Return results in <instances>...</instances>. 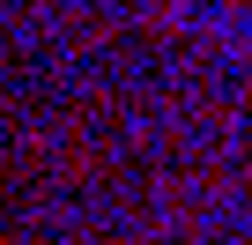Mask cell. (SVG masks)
Wrapping results in <instances>:
<instances>
[{"instance_id": "6da1fadb", "label": "cell", "mask_w": 252, "mask_h": 245, "mask_svg": "<svg viewBox=\"0 0 252 245\" xmlns=\"http://www.w3.org/2000/svg\"><path fill=\"white\" fill-rule=\"evenodd\" d=\"M0 245H8V238H0Z\"/></svg>"}]
</instances>
